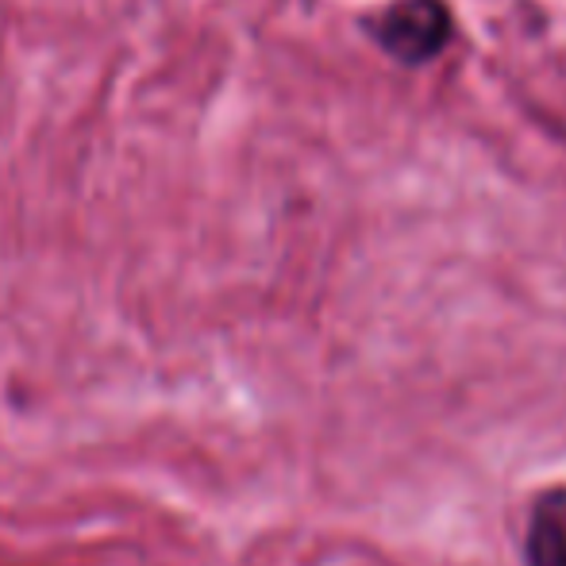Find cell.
I'll use <instances>...</instances> for the list:
<instances>
[{"label":"cell","mask_w":566,"mask_h":566,"mask_svg":"<svg viewBox=\"0 0 566 566\" xmlns=\"http://www.w3.org/2000/svg\"><path fill=\"white\" fill-rule=\"evenodd\" d=\"M451 35V15L443 0H397L378 20V39L397 62H428L443 51Z\"/></svg>","instance_id":"1"},{"label":"cell","mask_w":566,"mask_h":566,"mask_svg":"<svg viewBox=\"0 0 566 566\" xmlns=\"http://www.w3.org/2000/svg\"><path fill=\"white\" fill-rule=\"evenodd\" d=\"M528 566H566V490L547 493L532 513Z\"/></svg>","instance_id":"2"}]
</instances>
